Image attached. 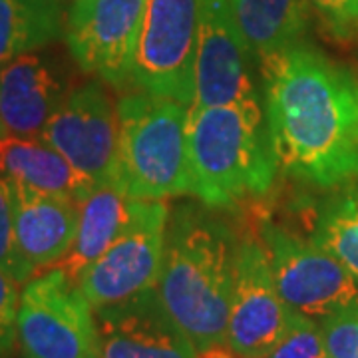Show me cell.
<instances>
[{"label":"cell","mask_w":358,"mask_h":358,"mask_svg":"<svg viewBox=\"0 0 358 358\" xmlns=\"http://www.w3.org/2000/svg\"><path fill=\"white\" fill-rule=\"evenodd\" d=\"M263 110L282 173L333 189L358 179V78L305 44L261 58Z\"/></svg>","instance_id":"cell-1"},{"label":"cell","mask_w":358,"mask_h":358,"mask_svg":"<svg viewBox=\"0 0 358 358\" xmlns=\"http://www.w3.org/2000/svg\"><path fill=\"white\" fill-rule=\"evenodd\" d=\"M237 241L213 219L179 213L167 225L157 296L197 358H237L227 346Z\"/></svg>","instance_id":"cell-2"},{"label":"cell","mask_w":358,"mask_h":358,"mask_svg":"<svg viewBox=\"0 0 358 358\" xmlns=\"http://www.w3.org/2000/svg\"><path fill=\"white\" fill-rule=\"evenodd\" d=\"M187 152L192 195L209 207L265 195L279 169L257 96L189 110Z\"/></svg>","instance_id":"cell-3"},{"label":"cell","mask_w":358,"mask_h":358,"mask_svg":"<svg viewBox=\"0 0 358 358\" xmlns=\"http://www.w3.org/2000/svg\"><path fill=\"white\" fill-rule=\"evenodd\" d=\"M120 179L134 199H167L192 193L185 103L152 92L117 100Z\"/></svg>","instance_id":"cell-4"},{"label":"cell","mask_w":358,"mask_h":358,"mask_svg":"<svg viewBox=\"0 0 358 358\" xmlns=\"http://www.w3.org/2000/svg\"><path fill=\"white\" fill-rule=\"evenodd\" d=\"M167 225L169 211L164 199L131 197L124 229L78 279L94 313L122 305L157 287Z\"/></svg>","instance_id":"cell-5"},{"label":"cell","mask_w":358,"mask_h":358,"mask_svg":"<svg viewBox=\"0 0 358 358\" xmlns=\"http://www.w3.org/2000/svg\"><path fill=\"white\" fill-rule=\"evenodd\" d=\"M18 345L24 358H98L94 308L62 268H46L24 282Z\"/></svg>","instance_id":"cell-6"},{"label":"cell","mask_w":358,"mask_h":358,"mask_svg":"<svg viewBox=\"0 0 358 358\" xmlns=\"http://www.w3.org/2000/svg\"><path fill=\"white\" fill-rule=\"evenodd\" d=\"M201 4L203 0H148L134 86L192 106Z\"/></svg>","instance_id":"cell-7"},{"label":"cell","mask_w":358,"mask_h":358,"mask_svg":"<svg viewBox=\"0 0 358 358\" xmlns=\"http://www.w3.org/2000/svg\"><path fill=\"white\" fill-rule=\"evenodd\" d=\"M259 239L279 294L291 310L320 320L358 301L357 279L313 237L303 239L267 223Z\"/></svg>","instance_id":"cell-8"},{"label":"cell","mask_w":358,"mask_h":358,"mask_svg":"<svg viewBox=\"0 0 358 358\" xmlns=\"http://www.w3.org/2000/svg\"><path fill=\"white\" fill-rule=\"evenodd\" d=\"M148 0H72L66 16V42L84 74L126 88L134 66Z\"/></svg>","instance_id":"cell-9"},{"label":"cell","mask_w":358,"mask_h":358,"mask_svg":"<svg viewBox=\"0 0 358 358\" xmlns=\"http://www.w3.org/2000/svg\"><path fill=\"white\" fill-rule=\"evenodd\" d=\"M40 138L94 185L120 179V120L102 80L70 90Z\"/></svg>","instance_id":"cell-10"},{"label":"cell","mask_w":358,"mask_h":358,"mask_svg":"<svg viewBox=\"0 0 358 358\" xmlns=\"http://www.w3.org/2000/svg\"><path fill=\"white\" fill-rule=\"evenodd\" d=\"M261 239L237 241L227 346L237 358H265L293 319Z\"/></svg>","instance_id":"cell-11"},{"label":"cell","mask_w":358,"mask_h":358,"mask_svg":"<svg viewBox=\"0 0 358 358\" xmlns=\"http://www.w3.org/2000/svg\"><path fill=\"white\" fill-rule=\"evenodd\" d=\"M251 54L231 0H203L195 54V90L189 110L255 98V86L249 74Z\"/></svg>","instance_id":"cell-12"},{"label":"cell","mask_w":358,"mask_h":358,"mask_svg":"<svg viewBox=\"0 0 358 358\" xmlns=\"http://www.w3.org/2000/svg\"><path fill=\"white\" fill-rule=\"evenodd\" d=\"M94 315L98 358H197L195 346L167 315L155 289Z\"/></svg>","instance_id":"cell-13"},{"label":"cell","mask_w":358,"mask_h":358,"mask_svg":"<svg viewBox=\"0 0 358 358\" xmlns=\"http://www.w3.org/2000/svg\"><path fill=\"white\" fill-rule=\"evenodd\" d=\"M70 94L62 68L38 52L22 54L0 68L2 134L40 138Z\"/></svg>","instance_id":"cell-14"},{"label":"cell","mask_w":358,"mask_h":358,"mask_svg":"<svg viewBox=\"0 0 358 358\" xmlns=\"http://www.w3.org/2000/svg\"><path fill=\"white\" fill-rule=\"evenodd\" d=\"M10 189L20 255L36 273L56 267L76 237L78 203L18 183H10Z\"/></svg>","instance_id":"cell-15"},{"label":"cell","mask_w":358,"mask_h":358,"mask_svg":"<svg viewBox=\"0 0 358 358\" xmlns=\"http://www.w3.org/2000/svg\"><path fill=\"white\" fill-rule=\"evenodd\" d=\"M0 173L8 183L82 203L96 187L42 138L0 134Z\"/></svg>","instance_id":"cell-16"},{"label":"cell","mask_w":358,"mask_h":358,"mask_svg":"<svg viewBox=\"0 0 358 358\" xmlns=\"http://www.w3.org/2000/svg\"><path fill=\"white\" fill-rule=\"evenodd\" d=\"M131 197L122 179L96 185L78 205V229L72 247L56 265L76 281L82 273L114 243L128 219Z\"/></svg>","instance_id":"cell-17"},{"label":"cell","mask_w":358,"mask_h":358,"mask_svg":"<svg viewBox=\"0 0 358 358\" xmlns=\"http://www.w3.org/2000/svg\"><path fill=\"white\" fill-rule=\"evenodd\" d=\"M64 0H0V68L66 32Z\"/></svg>","instance_id":"cell-18"},{"label":"cell","mask_w":358,"mask_h":358,"mask_svg":"<svg viewBox=\"0 0 358 358\" xmlns=\"http://www.w3.org/2000/svg\"><path fill=\"white\" fill-rule=\"evenodd\" d=\"M231 6L259 60L289 48L307 30V0H231Z\"/></svg>","instance_id":"cell-19"},{"label":"cell","mask_w":358,"mask_h":358,"mask_svg":"<svg viewBox=\"0 0 358 358\" xmlns=\"http://www.w3.org/2000/svg\"><path fill=\"white\" fill-rule=\"evenodd\" d=\"M333 189L317 211L313 241L336 257L358 282V179Z\"/></svg>","instance_id":"cell-20"},{"label":"cell","mask_w":358,"mask_h":358,"mask_svg":"<svg viewBox=\"0 0 358 358\" xmlns=\"http://www.w3.org/2000/svg\"><path fill=\"white\" fill-rule=\"evenodd\" d=\"M0 268L13 275L20 285H24L36 275V271L20 255V249L16 245L13 189L2 173H0Z\"/></svg>","instance_id":"cell-21"},{"label":"cell","mask_w":358,"mask_h":358,"mask_svg":"<svg viewBox=\"0 0 358 358\" xmlns=\"http://www.w3.org/2000/svg\"><path fill=\"white\" fill-rule=\"evenodd\" d=\"M265 358H324L319 320L293 313L287 331Z\"/></svg>","instance_id":"cell-22"},{"label":"cell","mask_w":358,"mask_h":358,"mask_svg":"<svg viewBox=\"0 0 358 358\" xmlns=\"http://www.w3.org/2000/svg\"><path fill=\"white\" fill-rule=\"evenodd\" d=\"M319 322L324 358H358V301Z\"/></svg>","instance_id":"cell-23"},{"label":"cell","mask_w":358,"mask_h":358,"mask_svg":"<svg viewBox=\"0 0 358 358\" xmlns=\"http://www.w3.org/2000/svg\"><path fill=\"white\" fill-rule=\"evenodd\" d=\"M20 282L0 268V358L8 357L18 343Z\"/></svg>","instance_id":"cell-24"},{"label":"cell","mask_w":358,"mask_h":358,"mask_svg":"<svg viewBox=\"0 0 358 358\" xmlns=\"http://www.w3.org/2000/svg\"><path fill=\"white\" fill-rule=\"evenodd\" d=\"M319 14L322 24L336 38L355 40L358 36V0H307Z\"/></svg>","instance_id":"cell-25"},{"label":"cell","mask_w":358,"mask_h":358,"mask_svg":"<svg viewBox=\"0 0 358 358\" xmlns=\"http://www.w3.org/2000/svg\"><path fill=\"white\" fill-rule=\"evenodd\" d=\"M0 134H2V129H0Z\"/></svg>","instance_id":"cell-26"}]
</instances>
